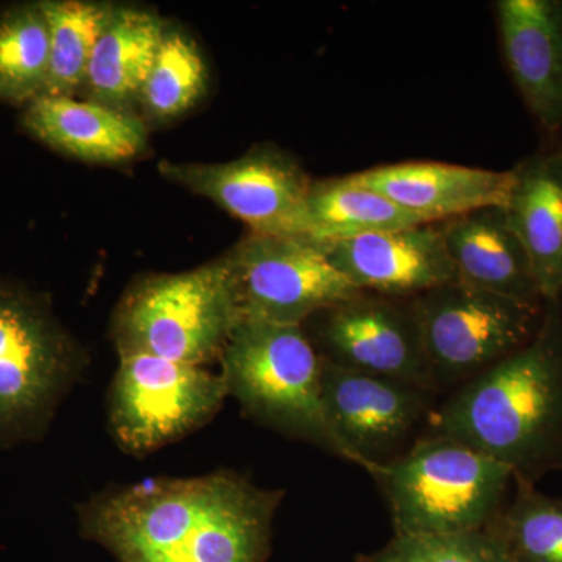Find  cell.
Segmentation results:
<instances>
[{
    "label": "cell",
    "mask_w": 562,
    "mask_h": 562,
    "mask_svg": "<svg viewBox=\"0 0 562 562\" xmlns=\"http://www.w3.org/2000/svg\"><path fill=\"white\" fill-rule=\"evenodd\" d=\"M228 395L266 427L350 461L322 398V357L303 325L241 317L221 357Z\"/></svg>",
    "instance_id": "277c9868"
},
{
    "label": "cell",
    "mask_w": 562,
    "mask_h": 562,
    "mask_svg": "<svg viewBox=\"0 0 562 562\" xmlns=\"http://www.w3.org/2000/svg\"><path fill=\"white\" fill-rule=\"evenodd\" d=\"M519 483L516 501L502 517L501 532L516 562H562V501Z\"/></svg>",
    "instance_id": "cb8c5ba5"
},
{
    "label": "cell",
    "mask_w": 562,
    "mask_h": 562,
    "mask_svg": "<svg viewBox=\"0 0 562 562\" xmlns=\"http://www.w3.org/2000/svg\"><path fill=\"white\" fill-rule=\"evenodd\" d=\"M435 392L342 368L322 358V398L350 462L368 469L392 460L430 412Z\"/></svg>",
    "instance_id": "7c38bea8"
},
{
    "label": "cell",
    "mask_w": 562,
    "mask_h": 562,
    "mask_svg": "<svg viewBox=\"0 0 562 562\" xmlns=\"http://www.w3.org/2000/svg\"><path fill=\"white\" fill-rule=\"evenodd\" d=\"M283 495L228 471L149 480L92 498L80 527L120 562H268Z\"/></svg>",
    "instance_id": "6da1fadb"
},
{
    "label": "cell",
    "mask_w": 562,
    "mask_h": 562,
    "mask_svg": "<svg viewBox=\"0 0 562 562\" xmlns=\"http://www.w3.org/2000/svg\"><path fill=\"white\" fill-rule=\"evenodd\" d=\"M312 241H346L358 236L427 225L371 188L350 176L313 181L308 194Z\"/></svg>",
    "instance_id": "ffe728a7"
},
{
    "label": "cell",
    "mask_w": 562,
    "mask_h": 562,
    "mask_svg": "<svg viewBox=\"0 0 562 562\" xmlns=\"http://www.w3.org/2000/svg\"><path fill=\"white\" fill-rule=\"evenodd\" d=\"M366 472L382 487L395 535L486 530L502 512L514 472L452 438L425 435L412 449Z\"/></svg>",
    "instance_id": "3957f363"
},
{
    "label": "cell",
    "mask_w": 562,
    "mask_h": 562,
    "mask_svg": "<svg viewBox=\"0 0 562 562\" xmlns=\"http://www.w3.org/2000/svg\"><path fill=\"white\" fill-rule=\"evenodd\" d=\"M243 317L227 255L181 273L147 277L122 299L113 321L120 357L150 355L203 366L221 360Z\"/></svg>",
    "instance_id": "5b68a950"
},
{
    "label": "cell",
    "mask_w": 562,
    "mask_h": 562,
    "mask_svg": "<svg viewBox=\"0 0 562 562\" xmlns=\"http://www.w3.org/2000/svg\"><path fill=\"white\" fill-rule=\"evenodd\" d=\"M227 257L243 317L303 325L361 292L308 239L249 233Z\"/></svg>",
    "instance_id": "30bf717a"
},
{
    "label": "cell",
    "mask_w": 562,
    "mask_h": 562,
    "mask_svg": "<svg viewBox=\"0 0 562 562\" xmlns=\"http://www.w3.org/2000/svg\"><path fill=\"white\" fill-rule=\"evenodd\" d=\"M79 371L76 347L49 310L0 284V449L43 438Z\"/></svg>",
    "instance_id": "8992f818"
},
{
    "label": "cell",
    "mask_w": 562,
    "mask_h": 562,
    "mask_svg": "<svg viewBox=\"0 0 562 562\" xmlns=\"http://www.w3.org/2000/svg\"><path fill=\"white\" fill-rule=\"evenodd\" d=\"M166 180L203 195L243 221L250 233L312 241L308 194L313 181L277 147L261 146L227 162L162 161Z\"/></svg>",
    "instance_id": "9c48e42d"
},
{
    "label": "cell",
    "mask_w": 562,
    "mask_h": 562,
    "mask_svg": "<svg viewBox=\"0 0 562 562\" xmlns=\"http://www.w3.org/2000/svg\"><path fill=\"white\" fill-rule=\"evenodd\" d=\"M312 319L324 360L438 394L409 301L358 292Z\"/></svg>",
    "instance_id": "8fae6325"
},
{
    "label": "cell",
    "mask_w": 562,
    "mask_h": 562,
    "mask_svg": "<svg viewBox=\"0 0 562 562\" xmlns=\"http://www.w3.org/2000/svg\"><path fill=\"white\" fill-rule=\"evenodd\" d=\"M438 228L462 283L520 302L546 303L503 206L461 214L439 222Z\"/></svg>",
    "instance_id": "e0dca14e"
},
{
    "label": "cell",
    "mask_w": 562,
    "mask_h": 562,
    "mask_svg": "<svg viewBox=\"0 0 562 562\" xmlns=\"http://www.w3.org/2000/svg\"><path fill=\"white\" fill-rule=\"evenodd\" d=\"M505 211L543 302L562 301V138L543 139L514 166Z\"/></svg>",
    "instance_id": "2e32d148"
},
{
    "label": "cell",
    "mask_w": 562,
    "mask_h": 562,
    "mask_svg": "<svg viewBox=\"0 0 562 562\" xmlns=\"http://www.w3.org/2000/svg\"><path fill=\"white\" fill-rule=\"evenodd\" d=\"M436 390L468 383L530 341L543 308L454 281L409 301Z\"/></svg>",
    "instance_id": "52a82bcc"
},
{
    "label": "cell",
    "mask_w": 562,
    "mask_h": 562,
    "mask_svg": "<svg viewBox=\"0 0 562 562\" xmlns=\"http://www.w3.org/2000/svg\"><path fill=\"white\" fill-rule=\"evenodd\" d=\"M503 60L543 139L562 138V0H498Z\"/></svg>",
    "instance_id": "5bb4252c"
},
{
    "label": "cell",
    "mask_w": 562,
    "mask_h": 562,
    "mask_svg": "<svg viewBox=\"0 0 562 562\" xmlns=\"http://www.w3.org/2000/svg\"><path fill=\"white\" fill-rule=\"evenodd\" d=\"M227 397L221 373L203 366L125 355L110 387V431L124 452H157L209 424Z\"/></svg>",
    "instance_id": "ba28073f"
},
{
    "label": "cell",
    "mask_w": 562,
    "mask_h": 562,
    "mask_svg": "<svg viewBox=\"0 0 562 562\" xmlns=\"http://www.w3.org/2000/svg\"><path fill=\"white\" fill-rule=\"evenodd\" d=\"M49 27V77L43 95H69L87 79L92 52L116 7L81 0L40 2Z\"/></svg>",
    "instance_id": "44dd1931"
},
{
    "label": "cell",
    "mask_w": 562,
    "mask_h": 562,
    "mask_svg": "<svg viewBox=\"0 0 562 562\" xmlns=\"http://www.w3.org/2000/svg\"><path fill=\"white\" fill-rule=\"evenodd\" d=\"M49 27L40 3L11 9L0 18V101L31 103L46 91Z\"/></svg>",
    "instance_id": "7402d4cb"
},
{
    "label": "cell",
    "mask_w": 562,
    "mask_h": 562,
    "mask_svg": "<svg viewBox=\"0 0 562 562\" xmlns=\"http://www.w3.org/2000/svg\"><path fill=\"white\" fill-rule=\"evenodd\" d=\"M321 247L333 268L358 291L383 297L412 301L460 281L438 224L372 233Z\"/></svg>",
    "instance_id": "4fadbf2b"
},
{
    "label": "cell",
    "mask_w": 562,
    "mask_h": 562,
    "mask_svg": "<svg viewBox=\"0 0 562 562\" xmlns=\"http://www.w3.org/2000/svg\"><path fill=\"white\" fill-rule=\"evenodd\" d=\"M22 124L41 143L83 161L131 160L147 143L138 117L69 95H40L29 103Z\"/></svg>",
    "instance_id": "ac0fdd59"
},
{
    "label": "cell",
    "mask_w": 562,
    "mask_h": 562,
    "mask_svg": "<svg viewBox=\"0 0 562 562\" xmlns=\"http://www.w3.org/2000/svg\"><path fill=\"white\" fill-rule=\"evenodd\" d=\"M165 32V22L150 11L116 7L88 66L85 85L92 102L127 111L138 101Z\"/></svg>",
    "instance_id": "d6986e66"
},
{
    "label": "cell",
    "mask_w": 562,
    "mask_h": 562,
    "mask_svg": "<svg viewBox=\"0 0 562 562\" xmlns=\"http://www.w3.org/2000/svg\"><path fill=\"white\" fill-rule=\"evenodd\" d=\"M358 562H516L501 532L464 535H395L382 550Z\"/></svg>",
    "instance_id": "d4e9b609"
},
{
    "label": "cell",
    "mask_w": 562,
    "mask_h": 562,
    "mask_svg": "<svg viewBox=\"0 0 562 562\" xmlns=\"http://www.w3.org/2000/svg\"><path fill=\"white\" fill-rule=\"evenodd\" d=\"M206 79L205 61L194 41L166 29L138 101L150 116L171 120L202 98Z\"/></svg>",
    "instance_id": "603a6c76"
},
{
    "label": "cell",
    "mask_w": 562,
    "mask_h": 562,
    "mask_svg": "<svg viewBox=\"0 0 562 562\" xmlns=\"http://www.w3.org/2000/svg\"><path fill=\"white\" fill-rule=\"evenodd\" d=\"M430 435L465 443L508 465L516 479L562 461V301L546 302L530 341L428 417Z\"/></svg>",
    "instance_id": "7a4b0ae2"
},
{
    "label": "cell",
    "mask_w": 562,
    "mask_h": 562,
    "mask_svg": "<svg viewBox=\"0 0 562 562\" xmlns=\"http://www.w3.org/2000/svg\"><path fill=\"white\" fill-rule=\"evenodd\" d=\"M351 179L380 192L427 224L508 202L513 172L441 161H403L353 173Z\"/></svg>",
    "instance_id": "9a60e30c"
}]
</instances>
